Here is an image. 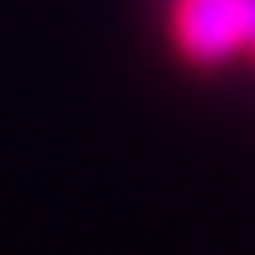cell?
I'll return each instance as SVG.
<instances>
[{
    "mask_svg": "<svg viewBox=\"0 0 255 255\" xmlns=\"http://www.w3.org/2000/svg\"><path fill=\"white\" fill-rule=\"evenodd\" d=\"M250 37L255 0H175L170 5V43L191 69H218L250 53Z\"/></svg>",
    "mask_w": 255,
    "mask_h": 255,
    "instance_id": "1",
    "label": "cell"
},
{
    "mask_svg": "<svg viewBox=\"0 0 255 255\" xmlns=\"http://www.w3.org/2000/svg\"><path fill=\"white\" fill-rule=\"evenodd\" d=\"M250 53H255V37H250Z\"/></svg>",
    "mask_w": 255,
    "mask_h": 255,
    "instance_id": "2",
    "label": "cell"
}]
</instances>
